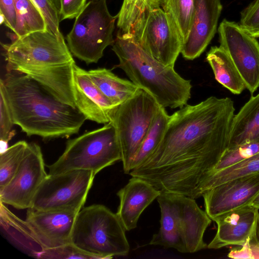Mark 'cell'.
I'll return each mask as SVG.
<instances>
[{
  "mask_svg": "<svg viewBox=\"0 0 259 259\" xmlns=\"http://www.w3.org/2000/svg\"><path fill=\"white\" fill-rule=\"evenodd\" d=\"M235 111L231 98L214 96L181 108L170 115L154 153L129 175L161 192L193 198L201 179L228 148Z\"/></svg>",
  "mask_w": 259,
  "mask_h": 259,
  "instance_id": "cell-1",
  "label": "cell"
},
{
  "mask_svg": "<svg viewBox=\"0 0 259 259\" xmlns=\"http://www.w3.org/2000/svg\"><path fill=\"white\" fill-rule=\"evenodd\" d=\"M14 124L28 136L68 138L78 133L86 117L23 74L8 71L0 80Z\"/></svg>",
  "mask_w": 259,
  "mask_h": 259,
  "instance_id": "cell-2",
  "label": "cell"
},
{
  "mask_svg": "<svg viewBox=\"0 0 259 259\" xmlns=\"http://www.w3.org/2000/svg\"><path fill=\"white\" fill-rule=\"evenodd\" d=\"M8 71L23 74L62 102L75 107L73 67L76 64L62 35L48 30L15 37L2 44Z\"/></svg>",
  "mask_w": 259,
  "mask_h": 259,
  "instance_id": "cell-3",
  "label": "cell"
},
{
  "mask_svg": "<svg viewBox=\"0 0 259 259\" xmlns=\"http://www.w3.org/2000/svg\"><path fill=\"white\" fill-rule=\"evenodd\" d=\"M112 50L119 60L114 68L121 69L160 106L175 109L186 105L191 97V81L183 78L174 67L157 61L127 35L117 33Z\"/></svg>",
  "mask_w": 259,
  "mask_h": 259,
  "instance_id": "cell-4",
  "label": "cell"
},
{
  "mask_svg": "<svg viewBox=\"0 0 259 259\" xmlns=\"http://www.w3.org/2000/svg\"><path fill=\"white\" fill-rule=\"evenodd\" d=\"M161 212L160 226L149 244L194 253L207 247L203 236L212 220L195 199L161 192L157 198Z\"/></svg>",
  "mask_w": 259,
  "mask_h": 259,
  "instance_id": "cell-5",
  "label": "cell"
},
{
  "mask_svg": "<svg viewBox=\"0 0 259 259\" xmlns=\"http://www.w3.org/2000/svg\"><path fill=\"white\" fill-rule=\"evenodd\" d=\"M125 231L116 213L102 204H93L78 212L71 241L97 259L125 256L130 251Z\"/></svg>",
  "mask_w": 259,
  "mask_h": 259,
  "instance_id": "cell-6",
  "label": "cell"
},
{
  "mask_svg": "<svg viewBox=\"0 0 259 259\" xmlns=\"http://www.w3.org/2000/svg\"><path fill=\"white\" fill-rule=\"evenodd\" d=\"M121 160L116 131L111 122L68 140L62 154L48 165L49 175L85 170L95 175Z\"/></svg>",
  "mask_w": 259,
  "mask_h": 259,
  "instance_id": "cell-7",
  "label": "cell"
},
{
  "mask_svg": "<svg viewBox=\"0 0 259 259\" xmlns=\"http://www.w3.org/2000/svg\"><path fill=\"white\" fill-rule=\"evenodd\" d=\"M117 18V15L110 14L107 0H91L87 3L66 35L73 56L87 64L97 63L105 49L114 42L113 32Z\"/></svg>",
  "mask_w": 259,
  "mask_h": 259,
  "instance_id": "cell-8",
  "label": "cell"
},
{
  "mask_svg": "<svg viewBox=\"0 0 259 259\" xmlns=\"http://www.w3.org/2000/svg\"><path fill=\"white\" fill-rule=\"evenodd\" d=\"M160 107L152 95L140 88L116 109L110 122L116 131L124 174L130 172L132 162Z\"/></svg>",
  "mask_w": 259,
  "mask_h": 259,
  "instance_id": "cell-9",
  "label": "cell"
},
{
  "mask_svg": "<svg viewBox=\"0 0 259 259\" xmlns=\"http://www.w3.org/2000/svg\"><path fill=\"white\" fill-rule=\"evenodd\" d=\"M95 176L93 171L85 170L48 174L30 208L78 213L85 203Z\"/></svg>",
  "mask_w": 259,
  "mask_h": 259,
  "instance_id": "cell-10",
  "label": "cell"
},
{
  "mask_svg": "<svg viewBox=\"0 0 259 259\" xmlns=\"http://www.w3.org/2000/svg\"><path fill=\"white\" fill-rule=\"evenodd\" d=\"M128 36L157 61L172 67L183 44L173 18L162 8L150 13Z\"/></svg>",
  "mask_w": 259,
  "mask_h": 259,
  "instance_id": "cell-11",
  "label": "cell"
},
{
  "mask_svg": "<svg viewBox=\"0 0 259 259\" xmlns=\"http://www.w3.org/2000/svg\"><path fill=\"white\" fill-rule=\"evenodd\" d=\"M218 31L220 46L232 60L246 89L253 94L259 87V42L234 21L224 19Z\"/></svg>",
  "mask_w": 259,
  "mask_h": 259,
  "instance_id": "cell-12",
  "label": "cell"
},
{
  "mask_svg": "<svg viewBox=\"0 0 259 259\" xmlns=\"http://www.w3.org/2000/svg\"><path fill=\"white\" fill-rule=\"evenodd\" d=\"M48 175L40 146L29 143L15 175L0 190L1 202L19 209L30 208Z\"/></svg>",
  "mask_w": 259,
  "mask_h": 259,
  "instance_id": "cell-13",
  "label": "cell"
},
{
  "mask_svg": "<svg viewBox=\"0 0 259 259\" xmlns=\"http://www.w3.org/2000/svg\"><path fill=\"white\" fill-rule=\"evenodd\" d=\"M217 225L215 235L207 245L219 249L230 245L242 246L247 242L259 245V209L248 205L212 219Z\"/></svg>",
  "mask_w": 259,
  "mask_h": 259,
  "instance_id": "cell-14",
  "label": "cell"
},
{
  "mask_svg": "<svg viewBox=\"0 0 259 259\" xmlns=\"http://www.w3.org/2000/svg\"><path fill=\"white\" fill-rule=\"evenodd\" d=\"M259 193V172L235 179L205 191V211L212 219L249 205Z\"/></svg>",
  "mask_w": 259,
  "mask_h": 259,
  "instance_id": "cell-15",
  "label": "cell"
},
{
  "mask_svg": "<svg viewBox=\"0 0 259 259\" xmlns=\"http://www.w3.org/2000/svg\"><path fill=\"white\" fill-rule=\"evenodd\" d=\"M194 13L190 33L181 54L186 60L199 57L217 31L223 6L220 0H194Z\"/></svg>",
  "mask_w": 259,
  "mask_h": 259,
  "instance_id": "cell-16",
  "label": "cell"
},
{
  "mask_svg": "<svg viewBox=\"0 0 259 259\" xmlns=\"http://www.w3.org/2000/svg\"><path fill=\"white\" fill-rule=\"evenodd\" d=\"M77 213L29 208L25 221L44 247L51 248L71 243V234Z\"/></svg>",
  "mask_w": 259,
  "mask_h": 259,
  "instance_id": "cell-17",
  "label": "cell"
},
{
  "mask_svg": "<svg viewBox=\"0 0 259 259\" xmlns=\"http://www.w3.org/2000/svg\"><path fill=\"white\" fill-rule=\"evenodd\" d=\"M75 107L87 119L98 123L110 122L117 108L95 84L88 71L76 64L73 67Z\"/></svg>",
  "mask_w": 259,
  "mask_h": 259,
  "instance_id": "cell-18",
  "label": "cell"
},
{
  "mask_svg": "<svg viewBox=\"0 0 259 259\" xmlns=\"http://www.w3.org/2000/svg\"><path fill=\"white\" fill-rule=\"evenodd\" d=\"M160 193L150 183L136 177H132L127 184L117 192L119 204L116 214L126 231L137 227L142 213Z\"/></svg>",
  "mask_w": 259,
  "mask_h": 259,
  "instance_id": "cell-19",
  "label": "cell"
},
{
  "mask_svg": "<svg viewBox=\"0 0 259 259\" xmlns=\"http://www.w3.org/2000/svg\"><path fill=\"white\" fill-rule=\"evenodd\" d=\"M252 142H259V93L235 114L228 149Z\"/></svg>",
  "mask_w": 259,
  "mask_h": 259,
  "instance_id": "cell-20",
  "label": "cell"
},
{
  "mask_svg": "<svg viewBox=\"0 0 259 259\" xmlns=\"http://www.w3.org/2000/svg\"><path fill=\"white\" fill-rule=\"evenodd\" d=\"M88 72L102 93L116 107L132 97L140 89L132 81L120 78L105 68L91 69Z\"/></svg>",
  "mask_w": 259,
  "mask_h": 259,
  "instance_id": "cell-21",
  "label": "cell"
},
{
  "mask_svg": "<svg viewBox=\"0 0 259 259\" xmlns=\"http://www.w3.org/2000/svg\"><path fill=\"white\" fill-rule=\"evenodd\" d=\"M206 60L215 80L233 94H240L245 89L244 82L232 60L220 46L211 47Z\"/></svg>",
  "mask_w": 259,
  "mask_h": 259,
  "instance_id": "cell-22",
  "label": "cell"
},
{
  "mask_svg": "<svg viewBox=\"0 0 259 259\" xmlns=\"http://www.w3.org/2000/svg\"><path fill=\"white\" fill-rule=\"evenodd\" d=\"M0 220L2 228L15 243L36 258L44 249L26 221H23L1 202Z\"/></svg>",
  "mask_w": 259,
  "mask_h": 259,
  "instance_id": "cell-23",
  "label": "cell"
},
{
  "mask_svg": "<svg viewBox=\"0 0 259 259\" xmlns=\"http://www.w3.org/2000/svg\"><path fill=\"white\" fill-rule=\"evenodd\" d=\"M259 172V152L240 162L204 176L199 182L193 198L205 191L229 181Z\"/></svg>",
  "mask_w": 259,
  "mask_h": 259,
  "instance_id": "cell-24",
  "label": "cell"
},
{
  "mask_svg": "<svg viewBox=\"0 0 259 259\" xmlns=\"http://www.w3.org/2000/svg\"><path fill=\"white\" fill-rule=\"evenodd\" d=\"M166 0H123L117 14L118 33L130 36L152 11L163 8Z\"/></svg>",
  "mask_w": 259,
  "mask_h": 259,
  "instance_id": "cell-25",
  "label": "cell"
},
{
  "mask_svg": "<svg viewBox=\"0 0 259 259\" xmlns=\"http://www.w3.org/2000/svg\"><path fill=\"white\" fill-rule=\"evenodd\" d=\"M170 115L160 106L155 119L140 145L131 166V171L144 163L154 153L161 142Z\"/></svg>",
  "mask_w": 259,
  "mask_h": 259,
  "instance_id": "cell-26",
  "label": "cell"
},
{
  "mask_svg": "<svg viewBox=\"0 0 259 259\" xmlns=\"http://www.w3.org/2000/svg\"><path fill=\"white\" fill-rule=\"evenodd\" d=\"M17 12L15 32L16 37L32 32L47 30L45 18L31 0H14Z\"/></svg>",
  "mask_w": 259,
  "mask_h": 259,
  "instance_id": "cell-27",
  "label": "cell"
},
{
  "mask_svg": "<svg viewBox=\"0 0 259 259\" xmlns=\"http://www.w3.org/2000/svg\"><path fill=\"white\" fill-rule=\"evenodd\" d=\"M19 141L0 153V190L4 188L17 172L28 145Z\"/></svg>",
  "mask_w": 259,
  "mask_h": 259,
  "instance_id": "cell-28",
  "label": "cell"
},
{
  "mask_svg": "<svg viewBox=\"0 0 259 259\" xmlns=\"http://www.w3.org/2000/svg\"><path fill=\"white\" fill-rule=\"evenodd\" d=\"M194 6V0H166L162 8L173 18L183 39V43L186 40L190 31Z\"/></svg>",
  "mask_w": 259,
  "mask_h": 259,
  "instance_id": "cell-29",
  "label": "cell"
},
{
  "mask_svg": "<svg viewBox=\"0 0 259 259\" xmlns=\"http://www.w3.org/2000/svg\"><path fill=\"white\" fill-rule=\"evenodd\" d=\"M258 152L259 142L248 143L228 148L213 168L204 176L240 162Z\"/></svg>",
  "mask_w": 259,
  "mask_h": 259,
  "instance_id": "cell-30",
  "label": "cell"
},
{
  "mask_svg": "<svg viewBox=\"0 0 259 259\" xmlns=\"http://www.w3.org/2000/svg\"><path fill=\"white\" fill-rule=\"evenodd\" d=\"M14 124L5 97L0 90V153L9 148V142L15 135L12 129Z\"/></svg>",
  "mask_w": 259,
  "mask_h": 259,
  "instance_id": "cell-31",
  "label": "cell"
},
{
  "mask_svg": "<svg viewBox=\"0 0 259 259\" xmlns=\"http://www.w3.org/2000/svg\"><path fill=\"white\" fill-rule=\"evenodd\" d=\"M36 258L43 259H97L87 253L72 243L51 248H45L39 253Z\"/></svg>",
  "mask_w": 259,
  "mask_h": 259,
  "instance_id": "cell-32",
  "label": "cell"
},
{
  "mask_svg": "<svg viewBox=\"0 0 259 259\" xmlns=\"http://www.w3.org/2000/svg\"><path fill=\"white\" fill-rule=\"evenodd\" d=\"M239 25L251 36L259 38V0H254L241 12Z\"/></svg>",
  "mask_w": 259,
  "mask_h": 259,
  "instance_id": "cell-33",
  "label": "cell"
},
{
  "mask_svg": "<svg viewBox=\"0 0 259 259\" xmlns=\"http://www.w3.org/2000/svg\"><path fill=\"white\" fill-rule=\"evenodd\" d=\"M40 9L45 18L47 30L53 33L62 35L59 29V17L53 0H31Z\"/></svg>",
  "mask_w": 259,
  "mask_h": 259,
  "instance_id": "cell-34",
  "label": "cell"
},
{
  "mask_svg": "<svg viewBox=\"0 0 259 259\" xmlns=\"http://www.w3.org/2000/svg\"><path fill=\"white\" fill-rule=\"evenodd\" d=\"M60 22L75 18L87 4V0H53Z\"/></svg>",
  "mask_w": 259,
  "mask_h": 259,
  "instance_id": "cell-35",
  "label": "cell"
},
{
  "mask_svg": "<svg viewBox=\"0 0 259 259\" xmlns=\"http://www.w3.org/2000/svg\"><path fill=\"white\" fill-rule=\"evenodd\" d=\"M1 25L4 24L13 32L17 23V12L14 0H0Z\"/></svg>",
  "mask_w": 259,
  "mask_h": 259,
  "instance_id": "cell-36",
  "label": "cell"
},
{
  "mask_svg": "<svg viewBox=\"0 0 259 259\" xmlns=\"http://www.w3.org/2000/svg\"><path fill=\"white\" fill-rule=\"evenodd\" d=\"M240 248L231 249L228 256L233 258H259V245L245 243Z\"/></svg>",
  "mask_w": 259,
  "mask_h": 259,
  "instance_id": "cell-37",
  "label": "cell"
},
{
  "mask_svg": "<svg viewBox=\"0 0 259 259\" xmlns=\"http://www.w3.org/2000/svg\"><path fill=\"white\" fill-rule=\"evenodd\" d=\"M249 205L259 209V193L255 197Z\"/></svg>",
  "mask_w": 259,
  "mask_h": 259,
  "instance_id": "cell-38",
  "label": "cell"
}]
</instances>
